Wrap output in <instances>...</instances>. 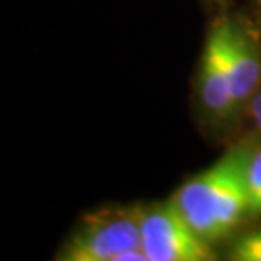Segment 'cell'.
Here are the masks:
<instances>
[{
  "instance_id": "cell-1",
  "label": "cell",
  "mask_w": 261,
  "mask_h": 261,
  "mask_svg": "<svg viewBox=\"0 0 261 261\" xmlns=\"http://www.w3.org/2000/svg\"><path fill=\"white\" fill-rule=\"evenodd\" d=\"M248 146H238L216 165L187 180L171 200L211 244L227 238L248 219L246 161Z\"/></svg>"
},
{
  "instance_id": "cell-2",
  "label": "cell",
  "mask_w": 261,
  "mask_h": 261,
  "mask_svg": "<svg viewBox=\"0 0 261 261\" xmlns=\"http://www.w3.org/2000/svg\"><path fill=\"white\" fill-rule=\"evenodd\" d=\"M139 208H111L83 219L65 246L61 261H148L141 248Z\"/></svg>"
},
{
  "instance_id": "cell-3",
  "label": "cell",
  "mask_w": 261,
  "mask_h": 261,
  "mask_svg": "<svg viewBox=\"0 0 261 261\" xmlns=\"http://www.w3.org/2000/svg\"><path fill=\"white\" fill-rule=\"evenodd\" d=\"M141 248L148 261H211L212 244L198 236L173 200L141 211Z\"/></svg>"
},
{
  "instance_id": "cell-4",
  "label": "cell",
  "mask_w": 261,
  "mask_h": 261,
  "mask_svg": "<svg viewBox=\"0 0 261 261\" xmlns=\"http://www.w3.org/2000/svg\"><path fill=\"white\" fill-rule=\"evenodd\" d=\"M229 24L231 20H221L211 29L198 70V97L202 106L211 116L224 121L234 117Z\"/></svg>"
},
{
  "instance_id": "cell-5",
  "label": "cell",
  "mask_w": 261,
  "mask_h": 261,
  "mask_svg": "<svg viewBox=\"0 0 261 261\" xmlns=\"http://www.w3.org/2000/svg\"><path fill=\"white\" fill-rule=\"evenodd\" d=\"M229 60L234 117L246 109L259 90L261 49L253 34L244 25L229 24Z\"/></svg>"
},
{
  "instance_id": "cell-6",
  "label": "cell",
  "mask_w": 261,
  "mask_h": 261,
  "mask_svg": "<svg viewBox=\"0 0 261 261\" xmlns=\"http://www.w3.org/2000/svg\"><path fill=\"white\" fill-rule=\"evenodd\" d=\"M246 189H248V216H261V144L248 149L246 161Z\"/></svg>"
},
{
  "instance_id": "cell-7",
  "label": "cell",
  "mask_w": 261,
  "mask_h": 261,
  "mask_svg": "<svg viewBox=\"0 0 261 261\" xmlns=\"http://www.w3.org/2000/svg\"><path fill=\"white\" fill-rule=\"evenodd\" d=\"M231 259L236 261H261V231L244 234L232 244Z\"/></svg>"
},
{
  "instance_id": "cell-8",
  "label": "cell",
  "mask_w": 261,
  "mask_h": 261,
  "mask_svg": "<svg viewBox=\"0 0 261 261\" xmlns=\"http://www.w3.org/2000/svg\"><path fill=\"white\" fill-rule=\"evenodd\" d=\"M249 107H251V114H253L254 122H256L258 129L261 130V88L258 90L256 95H254L251 103H249Z\"/></svg>"
}]
</instances>
